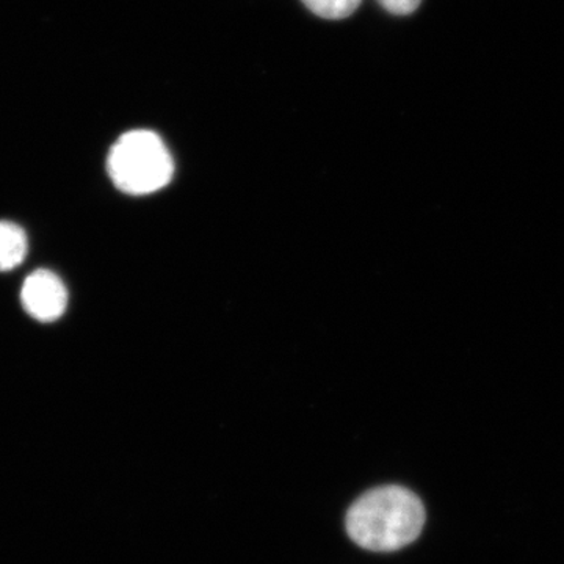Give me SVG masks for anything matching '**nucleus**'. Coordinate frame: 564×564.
Wrapping results in <instances>:
<instances>
[{
	"instance_id": "obj_2",
	"label": "nucleus",
	"mask_w": 564,
	"mask_h": 564,
	"mask_svg": "<svg viewBox=\"0 0 564 564\" xmlns=\"http://www.w3.org/2000/svg\"><path fill=\"white\" fill-rule=\"evenodd\" d=\"M107 173L118 191L141 196L165 187L172 181L174 165L161 137L140 129L124 133L111 147Z\"/></svg>"
},
{
	"instance_id": "obj_3",
	"label": "nucleus",
	"mask_w": 564,
	"mask_h": 564,
	"mask_svg": "<svg viewBox=\"0 0 564 564\" xmlns=\"http://www.w3.org/2000/svg\"><path fill=\"white\" fill-rule=\"evenodd\" d=\"M25 313L41 323L58 321L68 306V291L57 274L36 270L29 274L21 289Z\"/></svg>"
},
{
	"instance_id": "obj_5",
	"label": "nucleus",
	"mask_w": 564,
	"mask_h": 564,
	"mask_svg": "<svg viewBox=\"0 0 564 564\" xmlns=\"http://www.w3.org/2000/svg\"><path fill=\"white\" fill-rule=\"evenodd\" d=\"M303 3L317 17L326 20H344L355 13L361 6V0H303Z\"/></svg>"
},
{
	"instance_id": "obj_6",
	"label": "nucleus",
	"mask_w": 564,
	"mask_h": 564,
	"mask_svg": "<svg viewBox=\"0 0 564 564\" xmlns=\"http://www.w3.org/2000/svg\"><path fill=\"white\" fill-rule=\"evenodd\" d=\"M389 13L410 14L417 10L422 0H378Z\"/></svg>"
},
{
	"instance_id": "obj_1",
	"label": "nucleus",
	"mask_w": 564,
	"mask_h": 564,
	"mask_svg": "<svg viewBox=\"0 0 564 564\" xmlns=\"http://www.w3.org/2000/svg\"><path fill=\"white\" fill-rule=\"evenodd\" d=\"M425 525V508L402 486L370 489L345 518L348 536L366 551L393 552L414 543Z\"/></svg>"
},
{
	"instance_id": "obj_4",
	"label": "nucleus",
	"mask_w": 564,
	"mask_h": 564,
	"mask_svg": "<svg viewBox=\"0 0 564 564\" xmlns=\"http://www.w3.org/2000/svg\"><path fill=\"white\" fill-rule=\"evenodd\" d=\"M28 236L24 229L10 221H0V272H10L28 256Z\"/></svg>"
}]
</instances>
